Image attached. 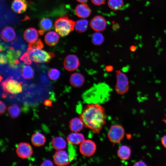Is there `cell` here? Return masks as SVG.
<instances>
[{
    "label": "cell",
    "mask_w": 166,
    "mask_h": 166,
    "mask_svg": "<svg viewBox=\"0 0 166 166\" xmlns=\"http://www.w3.org/2000/svg\"><path fill=\"white\" fill-rule=\"evenodd\" d=\"M107 23L105 18L102 16L97 15L94 17L90 22L91 28L97 32H100L105 30Z\"/></svg>",
    "instance_id": "cell-11"
},
{
    "label": "cell",
    "mask_w": 166,
    "mask_h": 166,
    "mask_svg": "<svg viewBox=\"0 0 166 166\" xmlns=\"http://www.w3.org/2000/svg\"><path fill=\"white\" fill-rule=\"evenodd\" d=\"M133 166H146L147 165L142 160H140L136 161L134 163Z\"/></svg>",
    "instance_id": "cell-37"
},
{
    "label": "cell",
    "mask_w": 166,
    "mask_h": 166,
    "mask_svg": "<svg viewBox=\"0 0 166 166\" xmlns=\"http://www.w3.org/2000/svg\"><path fill=\"white\" fill-rule=\"evenodd\" d=\"M136 48L134 45H132L130 47V50L132 52H134L136 50Z\"/></svg>",
    "instance_id": "cell-41"
},
{
    "label": "cell",
    "mask_w": 166,
    "mask_h": 166,
    "mask_svg": "<svg viewBox=\"0 0 166 166\" xmlns=\"http://www.w3.org/2000/svg\"><path fill=\"white\" fill-rule=\"evenodd\" d=\"M13 10L18 14L24 12L27 8V3L25 0H14L11 4Z\"/></svg>",
    "instance_id": "cell-17"
},
{
    "label": "cell",
    "mask_w": 166,
    "mask_h": 166,
    "mask_svg": "<svg viewBox=\"0 0 166 166\" xmlns=\"http://www.w3.org/2000/svg\"><path fill=\"white\" fill-rule=\"evenodd\" d=\"M109 86L105 83L95 85L83 94L85 101L89 103L102 102L108 96L110 91Z\"/></svg>",
    "instance_id": "cell-2"
},
{
    "label": "cell",
    "mask_w": 166,
    "mask_h": 166,
    "mask_svg": "<svg viewBox=\"0 0 166 166\" xmlns=\"http://www.w3.org/2000/svg\"><path fill=\"white\" fill-rule=\"evenodd\" d=\"M44 31L43 30L40 29L38 31V33L41 35H43L44 33Z\"/></svg>",
    "instance_id": "cell-42"
},
{
    "label": "cell",
    "mask_w": 166,
    "mask_h": 166,
    "mask_svg": "<svg viewBox=\"0 0 166 166\" xmlns=\"http://www.w3.org/2000/svg\"><path fill=\"white\" fill-rule=\"evenodd\" d=\"M21 54V52L20 50H14L12 47L10 48L9 50L7 51L6 56L11 66L15 67L19 63L18 58Z\"/></svg>",
    "instance_id": "cell-13"
},
{
    "label": "cell",
    "mask_w": 166,
    "mask_h": 166,
    "mask_svg": "<svg viewBox=\"0 0 166 166\" xmlns=\"http://www.w3.org/2000/svg\"><path fill=\"white\" fill-rule=\"evenodd\" d=\"M46 140L45 136L41 133L36 132L32 136L31 141L33 144L36 146H40L44 144Z\"/></svg>",
    "instance_id": "cell-23"
},
{
    "label": "cell",
    "mask_w": 166,
    "mask_h": 166,
    "mask_svg": "<svg viewBox=\"0 0 166 166\" xmlns=\"http://www.w3.org/2000/svg\"><path fill=\"white\" fill-rule=\"evenodd\" d=\"M0 114H2L5 112L6 109V106L5 104L2 101H0Z\"/></svg>",
    "instance_id": "cell-36"
},
{
    "label": "cell",
    "mask_w": 166,
    "mask_h": 166,
    "mask_svg": "<svg viewBox=\"0 0 166 166\" xmlns=\"http://www.w3.org/2000/svg\"><path fill=\"white\" fill-rule=\"evenodd\" d=\"M104 108L97 104L89 103L82 110L80 118L85 126L98 133L105 123Z\"/></svg>",
    "instance_id": "cell-1"
},
{
    "label": "cell",
    "mask_w": 166,
    "mask_h": 166,
    "mask_svg": "<svg viewBox=\"0 0 166 166\" xmlns=\"http://www.w3.org/2000/svg\"><path fill=\"white\" fill-rule=\"evenodd\" d=\"M104 40V38L103 34L97 32L94 33L92 37V42L95 45H99L101 44Z\"/></svg>",
    "instance_id": "cell-28"
},
{
    "label": "cell",
    "mask_w": 166,
    "mask_h": 166,
    "mask_svg": "<svg viewBox=\"0 0 166 166\" xmlns=\"http://www.w3.org/2000/svg\"><path fill=\"white\" fill-rule=\"evenodd\" d=\"M67 139L68 142L71 144H79L85 140L83 134L75 132L69 134Z\"/></svg>",
    "instance_id": "cell-20"
},
{
    "label": "cell",
    "mask_w": 166,
    "mask_h": 166,
    "mask_svg": "<svg viewBox=\"0 0 166 166\" xmlns=\"http://www.w3.org/2000/svg\"><path fill=\"white\" fill-rule=\"evenodd\" d=\"M123 0H109L108 5L111 9L117 11L119 10L123 5Z\"/></svg>",
    "instance_id": "cell-29"
},
{
    "label": "cell",
    "mask_w": 166,
    "mask_h": 166,
    "mask_svg": "<svg viewBox=\"0 0 166 166\" xmlns=\"http://www.w3.org/2000/svg\"><path fill=\"white\" fill-rule=\"evenodd\" d=\"M52 144L54 149L57 150H60L65 148L66 143L63 138L60 136H57L52 139Z\"/></svg>",
    "instance_id": "cell-24"
},
{
    "label": "cell",
    "mask_w": 166,
    "mask_h": 166,
    "mask_svg": "<svg viewBox=\"0 0 166 166\" xmlns=\"http://www.w3.org/2000/svg\"><path fill=\"white\" fill-rule=\"evenodd\" d=\"M75 22L67 16L61 17L55 21L54 27L56 32L61 37L67 35L74 28Z\"/></svg>",
    "instance_id": "cell-3"
},
{
    "label": "cell",
    "mask_w": 166,
    "mask_h": 166,
    "mask_svg": "<svg viewBox=\"0 0 166 166\" xmlns=\"http://www.w3.org/2000/svg\"><path fill=\"white\" fill-rule=\"evenodd\" d=\"M161 142L163 147L166 148V135L162 137L161 139Z\"/></svg>",
    "instance_id": "cell-39"
},
{
    "label": "cell",
    "mask_w": 166,
    "mask_h": 166,
    "mask_svg": "<svg viewBox=\"0 0 166 166\" xmlns=\"http://www.w3.org/2000/svg\"><path fill=\"white\" fill-rule=\"evenodd\" d=\"M16 152L19 157L25 159L31 156L33 153V150L31 146L29 144L22 142L18 145Z\"/></svg>",
    "instance_id": "cell-10"
},
{
    "label": "cell",
    "mask_w": 166,
    "mask_h": 166,
    "mask_svg": "<svg viewBox=\"0 0 166 166\" xmlns=\"http://www.w3.org/2000/svg\"><path fill=\"white\" fill-rule=\"evenodd\" d=\"M88 22L85 19L78 20L75 23L74 29L77 32L81 33L85 31L88 27Z\"/></svg>",
    "instance_id": "cell-25"
},
{
    "label": "cell",
    "mask_w": 166,
    "mask_h": 166,
    "mask_svg": "<svg viewBox=\"0 0 166 166\" xmlns=\"http://www.w3.org/2000/svg\"><path fill=\"white\" fill-rule=\"evenodd\" d=\"M75 12L76 15L79 17L85 18L90 15L91 10L87 4L82 3L78 4L76 7Z\"/></svg>",
    "instance_id": "cell-15"
},
{
    "label": "cell",
    "mask_w": 166,
    "mask_h": 166,
    "mask_svg": "<svg viewBox=\"0 0 166 166\" xmlns=\"http://www.w3.org/2000/svg\"><path fill=\"white\" fill-rule=\"evenodd\" d=\"M23 37L25 40L29 43H33L38 39V34L37 30L34 28H30L25 31Z\"/></svg>",
    "instance_id": "cell-16"
},
{
    "label": "cell",
    "mask_w": 166,
    "mask_h": 166,
    "mask_svg": "<svg viewBox=\"0 0 166 166\" xmlns=\"http://www.w3.org/2000/svg\"><path fill=\"white\" fill-rule=\"evenodd\" d=\"M44 45L41 40L38 39L34 42L30 43L28 45L27 50H30L33 49H42L43 48Z\"/></svg>",
    "instance_id": "cell-32"
},
{
    "label": "cell",
    "mask_w": 166,
    "mask_h": 166,
    "mask_svg": "<svg viewBox=\"0 0 166 166\" xmlns=\"http://www.w3.org/2000/svg\"><path fill=\"white\" fill-rule=\"evenodd\" d=\"M92 3L96 5H100L104 4L105 0H91Z\"/></svg>",
    "instance_id": "cell-35"
},
{
    "label": "cell",
    "mask_w": 166,
    "mask_h": 166,
    "mask_svg": "<svg viewBox=\"0 0 166 166\" xmlns=\"http://www.w3.org/2000/svg\"><path fill=\"white\" fill-rule=\"evenodd\" d=\"M76 0L80 2L84 3L87 2L88 0Z\"/></svg>",
    "instance_id": "cell-43"
},
{
    "label": "cell",
    "mask_w": 166,
    "mask_h": 166,
    "mask_svg": "<svg viewBox=\"0 0 166 166\" xmlns=\"http://www.w3.org/2000/svg\"><path fill=\"white\" fill-rule=\"evenodd\" d=\"M32 61L36 63L49 62L55 54L53 53H48L41 49H33L27 50Z\"/></svg>",
    "instance_id": "cell-5"
},
{
    "label": "cell",
    "mask_w": 166,
    "mask_h": 166,
    "mask_svg": "<svg viewBox=\"0 0 166 166\" xmlns=\"http://www.w3.org/2000/svg\"><path fill=\"white\" fill-rule=\"evenodd\" d=\"M20 60L24 61L26 65H30L32 63V61L30 59L29 53L28 52L24 53L20 58Z\"/></svg>",
    "instance_id": "cell-33"
},
{
    "label": "cell",
    "mask_w": 166,
    "mask_h": 166,
    "mask_svg": "<svg viewBox=\"0 0 166 166\" xmlns=\"http://www.w3.org/2000/svg\"><path fill=\"white\" fill-rule=\"evenodd\" d=\"M132 151L128 146L123 145L121 146L117 151V155L121 159L127 160L129 159L131 156Z\"/></svg>",
    "instance_id": "cell-21"
},
{
    "label": "cell",
    "mask_w": 166,
    "mask_h": 166,
    "mask_svg": "<svg viewBox=\"0 0 166 166\" xmlns=\"http://www.w3.org/2000/svg\"><path fill=\"white\" fill-rule=\"evenodd\" d=\"M34 75V71L32 68L28 65L23 66L22 70V76L26 79L32 78Z\"/></svg>",
    "instance_id": "cell-27"
},
{
    "label": "cell",
    "mask_w": 166,
    "mask_h": 166,
    "mask_svg": "<svg viewBox=\"0 0 166 166\" xmlns=\"http://www.w3.org/2000/svg\"><path fill=\"white\" fill-rule=\"evenodd\" d=\"M63 65L67 70L69 71H74L77 69L79 65V59L75 55H69L65 58Z\"/></svg>",
    "instance_id": "cell-9"
},
{
    "label": "cell",
    "mask_w": 166,
    "mask_h": 166,
    "mask_svg": "<svg viewBox=\"0 0 166 166\" xmlns=\"http://www.w3.org/2000/svg\"><path fill=\"white\" fill-rule=\"evenodd\" d=\"M10 77L2 81L1 86L3 91L12 95H16L22 91V82H19Z\"/></svg>",
    "instance_id": "cell-4"
},
{
    "label": "cell",
    "mask_w": 166,
    "mask_h": 166,
    "mask_svg": "<svg viewBox=\"0 0 166 166\" xmlns=\"http://www.w3.org/2000/svg\"><path fill=\"white\" fill-rule=\"evenodd\" d=\"M84 81V77L79 73H75L72 74L69 79L71 85L76 88L81 87L83 85Z\"/></svg>",
    "instance_id": "cell-18"
},
{
    "label": "cell",
    "mask_w": 166,
    "mask_h": 166,
    "mask_svg": "<svg viewBox=\"0 0 166 166\" xmlns=\"http://www.w3.org/2000/svg\"><path fill=\"white\" fill-rule=\"evenodd\" d=\"M1 38L4 41L9 42L14 40L16 38V33L14 29L10 26L4 28L1 33Z\"/></svg>",
    "instance_id": "cell-14"
},
{
    "label": "cell",
    "mask_w": 166,
    "mask_h": 166,
    "mask_svg": "<svg viewBox=\"0 0 166 166\" xmlns=\"http://www.w3.org/2000/svg\"><path fill=\"white\" fill-rule=\"evenodd\" d=\"M48 75L51 80H55L58 79L60 77V72L59 70L56 69L52 68L49 70Z\"/></svg>",
    "instance_id": "cell-31"
},
{
    "label": "cell",
    "mask_w": 166,
    "mask_h": 166,
    "mask_svg": "<svg viewBox=\"0 0 166 166\" xmlns=\"http://www.w3.org/2000/svg\"><path fill=\"white\" fill-rule=\"evenodd\" d=\"M125 134L124 128L120 125H112L108 134V137L110 141L114 144L118 143L123 138Z\"/></svg>",
    "instance_id": "cell-7"
},
{
    "label": "cell",
    "mask_w": 166,
    "mask_h": 166,
    "mask_svg": "<svg viewBox=\"0 0 166 166\" xmlns=\"http://www.w3.org/2000/svg\"><path fill=\"white\" fill-rule=\"evenodd\" d=\"M42 166H53V165L52 162L48 160H46L44 161L41 164Z\"/></svg>",
    "instance_id": "cell-38"
},
{
    "label": "cell",
    "mask_w": 166,
    "mask_h": 166,
    "mask_svg": "<svg viewBox=\"0 0 166 166\" xmlns=\"http://www.w3.org/2000/svg\"><path fill=\"white\" fill-rule=\"evenodd\" d=\"M96 149L95 143L90 140H85L80 144L79 150L81 153L86 156L93 155Z\"/></svg>",
    "instance_id": "cell-8"
},
{
    "label": "cell",
    "mask_w": 166,
    "mask_h": 166,
    "mask_svg": "<svg viewBox=\"0 0 166 166\" xmlns=\"http://www.w3.org/2000/svg\"><path fill=\"white\" fill-rule=\"evenodd\" d=\"M52 26L53 23L52 21L48 18H43L39 22V27L40 29L44 31L50 30L52 28Z\"/></svg>",
    "instance_id": "cell-26"
},
{
    "label": "cell",
    "mask_w": 166,
    "mask_h": 166,
    "mask_svg": "<svg viewBox=\"0 0 166 166\" xmlns=\"http://www.w3.org/2000/svg\"><path fill=\"white\" fill-rule=\"evenodd\" d=\"M53 158L54 163L58 166L66 165L69 164V157L67 152L62 150L56 152Z\"/></svg>",
    "instance_id": "cell-12"
},
{
    "label": "cell",
    "mask_w": 166,
    "mask_h": 166,
    "mask_svg": "<svg viewBox=\"0 0 166 166\" xmlns=\"http://www.w3.org/2000/svg\"><path fill=\"white\" fill-rule=\"evenodd\" d=\"M8 61V58L6 56L4 53H1L0 55V63L1 64H6Z\"/></svg>",
    "instance_id": "cell-34"
},
{
    "label": "cell",
    "mask_w": 166,
    "mask_h": 166,
    "mask_svg": "<svg viewBox=\"0 0 166 166\" xmlns=\"http://www.w3.org/2000/svg\"><path fill=\"white\" fill-rule=\"evenodd\" d=\"M8 111L10 116L13 118L18 117L20 112L19 107L16 104L13 105L9 106L8 108Z\"/></svg>",
    "instance_id": "cell-30"
},
{
    "label": "cell",
    "mask_w": 166,
    "mask_h": 166,
    "mask_svg": "<svg viewBox=\"0 0 166 166\" xmlns=\"http://www.w3.org/2000/svg\"><path fill=\"white\" fill-rule=\"evenodd\" d=\"M59 37L57 32L53 31H49L45 34V41L49 46H53L58 42Z\"/></svg>",
    "instance_id": "cell-19"
},
{
    "label": "cell",
    "mask_w": 166,
    "mask_h": 166,
    "mask_svg": "<svg viewBox=\"0 0 166 166\" xmlns=\"http://www.w3.org/2000/svg\"><path fill=\"white\" fill-rule=\"evenodd\" d=\"M84 125V123L80 118L75 117L70 121L69 126L71 131L78 132L83 129Z\"/></svg>",
    "instance_id": "cell-22"
},
{
    "label": "cell",
    "mask_w": 166,
    "mask_h": 166,
    "mask_svg": "<svg viewBox=\"0 0 166 166\" xmlns=\"http://www.w3.org/2000/svg\"><path fill=\"white\" fill-rule=\"evenodd\" d=\"M117 83L115 89L118 94L123 95L128 91L129 88L128 77L124 73L120 70L116 71Z\"/></svg>",
    "instance_id": "cell-6"
},
{
    "label": "cell",
    "mask_w": 166,
    "mask_h": 166,
    "mask_svg": "<svg viewBox=\"0 0 166 166\" xmlns=\"http://www.w3.org/2000/svg\"><path fill=\"white\" fill-rule=\"evenodd\" d=\"M44 104L46 106H51L52 105V101L49 100H47L45 101Z\"/></svg>",
    "instance_id": "cell-40"
}]
</instances>
